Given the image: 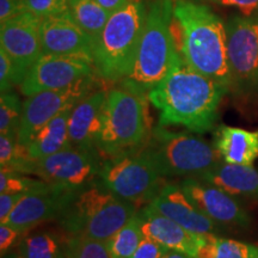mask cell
Returning <instances> with one entry per match:
<instances>
[{"label": "cell", "instance_id": "1", "mask_svg": "<svg viewBox=\"0 0 258 258\" xmlns=\"http://www.w3.org/2000/svg\"><path fill=\"white\" fill-rule=\"evenodd\" d=\"M228 88L192 70L177 54L170 72L147 99L159 110V124L182 125L192 133H206L214 127L220 102Z\"/></svg>", "mask_w": 258, "mask_h": 258}, {"label": "cell", "instance_id": "2", "mask_svg": "<svg viewBox=\"0 0 258 258\" xmlns=\"http://www.w3.org/2000/svg\"><path fill=\"white\" fill-rule=\"evenodd\" d=\"M173 23L178 28V51L192 70L232 89L227 34L222 21L208 6L175 0Z\"/></svg>", "mask_w": 258, "mask_h": 258}, {"label": "cell", "instance_id": "3", "mask_svg": "<svg viewBox=\"0 0 258 258\" xmlns=\"http://www.w3.org/2000/svg\"><path fill=\"white\" fill-rule=\"evenodd\" d=\"M175 0H151L133 67L121 88L146 97L167 76L178 49L173 34Z\"/></svg>", "mask_w": 258, "mask_h": 258}, {"label": "cell", "instance_id": "4", "mask_svg": "<svg viewBox=\"0 0 258 258\" xmlns=\"http://www.w3.org/2000/svg\"><path fill=\"white\" fill-rule=\"evenodd\" d=\"M146 15L143 0H131L109 17L92 47L93 66L102 79L121 83L131 72Z\"/></svg>", "mask_w": 258, "mask_h": 258}, {"label": "cell", "instance_id": "5", "mask_svg": "<svg viewBox=\"0 0 258 258\" xmlns=\"http://www.w3.org/2000/svg\"><path fill=\"white\" fill-rule=\"evenodd\" d=\"M135 214L137 206L118 198L102 183L80 190L59 222L70 237L109 241Z\"/></svg>", "mask_w": 258, "mask_h": 258}, {"label": "cell", "instance_id": "6", "mask_svg": "<svg viewBox=\"0 0 258 258\" xmlns=\"http://www.w3.org/2000/svg\"><path fill=\"white\" fill-rule=\"evenodd\" d=\"M145 146L161 177L201 178L222 160L215 147L202 138L173 133L160 124Z\"/></svg>", "mask_w": 258, "mask_h": 258}, {"label": "cell", "instance_id": "7", "mask_svg": "<svg viewBox=\"0 0 258 258\" xmlns=\"http://www.w3.org/2000/svg\"><path fill=\"white\" fill-rule=\"evenodd\" d=\"M147 132L146 97L123 88L108 90L96 143L99 153L110 157L134 150L146 143Z\"/></svg>", "mask_w": 258, "mask_h": 258}, {"label": "cell", "instance_id": "8", "mask_svg": "<svg viewBox=\"0 0 258 258\" xmlns=\"http://www.w3.org/2000/svg\"><path fill=\"white\" fill-rule=\"evenodd\" d=\"M99 178L115 195L133 205L150 203L163 186V177L144 148L106 158L102 163Z\"/></svg>", "mask_w": 258, "mask_h": 258}, {"label": "cell", "instance_id": "9", "mask_svg": "<svg viewBox=\"0 0 258 258\" xmlns=\"http://www.w3.org/2000/svg\"><path fill=\"white\" fill-rule=\"evenodd\" d=\"M225 27L232 89L258 96V16H233Z\"/></svg>", "mask_w": 258, "mask_h": 258}, {"label": "cell", "instance_id": "10", "mask_svg": "<svg viewBox=\"0 0 258 258\" xmlns=\"http://www.w3.org/2000/svg\"><path fill=\"white\" fill-rule=\"evenodd\" d=\"M103 159L96 147L84 148L70 145L59 152L34 161L30 175L47 184L71 190H82L93 184L101 172Z\"/></svg>", "mask_w": 258, "mask_h": 258}, {"label": "cell", "instance_id": "11", "mask_svg": "<svg viewBox=\"0 0 258 258\" xmlns=\"http://www.w3.org/2000/svg\"><path fill=\"white\" fill-rule=\"evenodd\" d=\"M95 86V74L83 78L69 88L42 91L27 97L18 131V143L27 146L38 132L64 109L76 105L80 99L91 93Z\"/></svg>", "mask_w": 258, "mask_h": 258}, {"label": "cell", "instance_id": "12", "mask_svg": "<svg viewBox=\"0 0 258 258\" xmlns=\"http://www.w3.org/2000/svg\"><path fill=\"white\" fill-rule=\"evenodd\" d=\"M95 73L92 61L84 57L42 54L29 70L19 90L22 95L29 97L42 91L69 88Z\"/></svg>", "mask_w": 258, "mask_h": 258}, {"label": "cell", "instance_id": "13", "mask_svg": "<svg viewBox=\"0 0 258 258\" xmlns=\"http://www.w3.org/2000/svg\"><path fill=\"white\" fill-rule=\"evenodd\" d=\"M41 19L25 11L0 23V47L14 63L18 86L32 64L43 54L40 38Z\"/></svg>", "mask_w": 258, "mask_h": 258}, {"label": "cell", "instance_id": "14", "mask_svg": "<svg viewBox=\"0 0 258 258\" xmlns=\"http://www.w3.org/2000/svg\"><path fill=\"white\" fill-rule=\"evenodd\" d=\"M79 191L46 184L25 192L5 224L24 233L42 222L59 219Z\"/></svg>", "mask_w": 258, "mask_h": 258}, {"label": "cell", "instance_id": "15", "mask_svg": "<svg viewBox=\"0 0 258 258\" xmlns=\"http://www.w3.org/2000/svg\"><path fill=\"white\" fill-rule=\"evenodd\" d=\"M40 38L43 54L79 56L92 61V38L69 11L41 19Z\"/></svg>", "mask_w": 258, "mask_h": 258}, {"label": "cell", "instance_id": "16", "mask_svg": "<svg viewBox=\"0 0 258 258\" xmlns=\"http://www.w3.org/2000/svg\"><path fill=\"white\" fill-rule=\"evenodd\" d=\"M184 192L203 214L215 224L246 227L250 224L247 213L234 196L218 186L199 178H185L179 183Z\"/></svg>", "mask_w": 258, "mask_h": 258}, {"label": "cell", "instance_id": "17", "mask_svg": "<svg viewBox=\"0 0 258 258\" xmlns=\"http://www.w3.org/2000/svg\"><path fill=\"white\" fill-rule=\"evenodd\" d=\"M148 205L194 233L209 234L218 230V224L196 207L179 184H163Z\"/></svg>", "mask_w": 258, "mask_h": 258}, {"label": "cell", "instance_id": "18", "mask_svg": "<svg viewBox=\"0 0 258 258\" xmlns=\"http://www.w3.org/2000/svg\"><path fill=\"white\" fill-rule=\"evenodd\" d=\"M141 226L144 235L165 246L167 250L179 251L191 257H196L205 234H198L164 217L150 205L140 211Z\"/></svg>", "mask_w": 258, "mask_h": 258}, {"label": "cell", "instance_id": "19", "mask_svg": "<svg viewBox=\"0 0 258 258\" xmlns=\"http://www.w3.org/2000/svg\"><path fill=\"white\" fill-rule=\"evenodd\" d=\"M106 95L108 90H95L73 106L69 121L70 143L72 146L96 147L102 128Z\"/></svg>", "mask_w": 258, "mask_h": 258}, {"label": "cell", "instance_id": "20", "mask_svg": "<svg viewBox=\"0 0 258 258\" xmlns=\"http://www.w3.org/2000/svg\"><path fill=\"white\" fill-rule=\"evenodd\" d=\"M214 147L224 163L252 166L258 158V131L222 124L214 133Z\"/></svg>", "mask_w": 258, "mask_h": 258}, {"label": "cell", "instance_id": "21", "mask_svg": "<svg viewBox=\"0 0 258 258\" xmlns=\"http://www.w3.org/2000/svg\"><path fill=\"white\" fill-rule=\"evenodd\" d=\"M232 196L258 199V169L221 161L201 178Z\"/></svg>", "mask_w": 258, "mask_h": 258}, {"label": "cell", "instance_id": "22", "mask_svg": "<svg viewBox=\"0 0 258 258\" xmlns=\"http://www.w3.org/2000/svg\"><path fill=\"white\" fill-rule=\"evenodd\" d=\"M73 106L64 109L56 115L32 139L27 147L31 159H42L70 146L69 121Z\"/></svg>", "mask_w": 258, "mask_h": 258}, {"label": "cell", "instance_id": "23", "mask_svg": "<svg viewBox=\"0 0 258 258\" xmlns=\"http://www.w3.org/2000/svg\"><path fill=\"white\" fill-rule=\"evenodd\" d=\"M258 247L243 241L205 234L195 258H256Z\"/></svg>", "mask_w": 258, "mask_h": 258}, {"label": "cell", "instance_id": "24", "mask_svg": "<svg viewBox=\"0 0 258 258\" xmlns=\"http://www.w3.org/2000/svg\"><path fill=\"white\" fill-rule=\"evenodd\" d=\"M69 12L92 41L96 40L111 16V12L97 0H70Z\"/></svg>", "mask_w": 258, "mask_h": 258}, {"label": "cell", "instance_id": "25", "mask_svg": "<svg viewBox=\"0 0 258 258\" xmlns=\"http://www.w3.org/2000/svg\"><path fill=\"white\" fill-rule=\"evenodd\" d=\"M144 238L140 214L133 215L108 241L112 258H131Z\"/></svg>", "mask_w": 258, "mask_h": 258}, {"label": "cell", "instance_id": "26", "mask_svg": "<svg viewBox=\"0 0 258 258\" xmlns=\"http://www.w3.org/2000/svg\"><path fill=\"white\" fill-rule=\"evenodd\" d=\"M17 254L22 258H66L64 249L53 234H29L21 240Z\"/></svg>", "mask_w": 258, "mask_h": 258}, {"label": "cell", "instance_id": "27", "mask_svg": "<svg viewBox=\"0 0 258 258\" xmlns=\"http://www.w3.org/2000/svg\"><path fill=\"white\" fill-rule=\"evenodd\" d=\"M64 253L66 258H112L108 241L86 237H69Z\"/></svg>", "mask_w": 258, "mask_h": 258}, {"label": "cell", "instance_id": "28", "mask_svg": "<svg viewBox=\"0 0 258 258\" xmlns=\"http://www.w3.org/2000/svg\"><path fill=\"white\" fill-rule=\"evenodd\" d=\"M23 103L17 93L8 91L0 97V134H18Z\"/></svg>", "mask_w": 258, "mask_h": 258}, {"label": "cell", "instance_id": "29", "mask_svg": "<svg viewBox=\"0 0 258 258\" xmlns=\"http://www.w3.org/2000/svg\"><path fill=\"white\" fill-rule=\"evenodd\" d=\"M46 184L42 179L29 178L23 173L0 170V194L28 192Z\"/></svg>", "mask_w": 258, "mask_h": 258}, {"label": "cell", "instance_id": "30", "mask_svg": "<svg viewBox=\"0 0 258 258\" xmlns=\"http://www.w3.org/2000/svg\"><path fill=\"white\" fill-rule=\"evenodd\" d=\"M70 0H23L25 11L44 18L69 11Z\"/></svg>", "mask_w": 258, "mask_h": 258}, {"label": "cell", "instance_id": "31", "mask_svg": "<svg viewBox=\"0 0 258 258\" xmlns=\"http://www.w3.org/2000/svg\"><path fill=\"white\" fill-rule=\"evenodd\" d=\"M16 84L15 67L8 53L0 47V91L2 93L12 91Z\"/></svg>", "mask_w": 258, "mask_h": 258}, {"label": "cell", "instance_id": "32", "mask_svg": "<svg viewBox=\"0 0 258 258\" xmlns=\"http://www.w3.org/2000/svg\"><path fill=\"white\" fill-rule=\"evenodd\" d=\"M167 251L169 250L158 241L144 235L143 240L131 258H163Z\"/></svg>", "mask_w": 258, "mask_h": 258}, {"label": "cell", "instance_id": "33", "mask_svg": "<svg viewBox=\"0 0 258 258\" xmlns=\"http://www.w3.org/2000/svg\"><path fill=\"white\" fill-rule=\"evenodd\" d=\"M25 195V192L0 194V224H5L18 202Z\"/></svg>", "mask_w": 258, "mask_h": 258}, {"label": "cell", "instance_id": "34", "mask_svg": "<svg viewBox=\"0 0 258 258\" xmlns=\"http://www.w3.org/2000/svg\"><path fill=\"white\" fill-rule=\"evenodd\" d=\"M21 234L22 233L17 228L8 224H0V252H2V257H4V254L14 246L16 240Z\"/></svg>", "mask_w": 258, "mask_h": 258}, {"label": "cell", "instance_id": "35", "mask_svg": "<svg viewBox=\"0 0 258 258\" xmlns=\"http://www.w3.org/2000/svg\"><path fill=\"white\" fill-rule=\"evenodd\" d=\"M25 12L23 0H0V23Z\"/></svg>", "mask_w": 258, "mask_h": 258}, {"label": "cell", "instance_id": "36", "mask_svg": "<svg viewBox=\"0 0 258 258\" xmlns=\"http://www.w3.org/2000/svg\"><path fill=\"white\" fill-rule=\"evenodd\" d=\"M217 4L239 9L245 16L252 15L258 10V0H212Z\"/></svg>", "mask_w": 258, "mask_h": 258}, {"label": "cell", "instance_id": "37", "mask_svg": "<svg viewBox=\"0 0 258 258\" xmlns=\"http://www.w3.org/2000/svg\"><path fill=\"white\" fill-rule=\"evenodd\" d=\"M97 2H98L103 8H105L108 11H110L112 14V12H115L116 10L122 8V6L127 4L131 0H97Z\"/></svg>", "mask_w": 258, "mask_h": 258}, {"label": "cell", "instance_id": "38", "mask_svg": "<svg viewBox=\"0 0 258 258\" xmlns=\"http://www.w3.org/2000/svg\"><path fill=\"white\" fill-rule=\"evenodd\" d=\"M163 258H195V257L189 256V254H186V253L179 252V251L169 250V251H167V252L165 253V256H164Z\"/></svg>", "mask_w": 258, "mask_h": 258}, {"label": "cell", "instance_id": "39", "mask_svg": "<svg viewBox=\"0 0 258 258\" xmlns=\"http://www.w3.org/2000/svg\"><path fill=\"white\" fill-rule=\"evenodd\" d=\"M11 258H22L21 256H18V254H16V256H12Z\"/></svg>", "mask_w": 258, "mask_h": 258}, {"label": "cell", "instance_id": "40", "mask_svg": "<svg viewBox=\"0 0 258 258\" xmlns=\"http://www.w3.org/2000/svg\"><path fill=\"white\" fill-rule=\"evenodd\" d=\"M256 258H258V254H257V257H256Z\"/></svg>", "mask_w": 258, "mask_h": 258}]
</instances>
